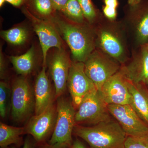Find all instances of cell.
<instances>
[{
	"label": "cell",
	"instance_id": "cell-1",
	"mask_svg": "<svg viewBox=\"0 0 148 148\" xmlns=\"http://www.w3.org/2000/svg\"><path fill=\"white\" fill-rule=\"evenodd\" d=\"M49 21L70 48L73 61L84 63L96 48L95 25L71 22L59 12Z\"/></svg>",
	"mask_w": 148,
	"mask_h": 148
},
{
	"label": "cell",
	"instance_id": "cell-2",
	"mask_svg": "<svg viewBox=\"0 0 148 148\" xmlns=\"http://www.w3.org/2000/svg\"><path fill=\"white\" fill-rule=\"evenodd\" d=\"M96 48L118 61L121 65L129 60L125 27L103 16L95 25Z\"/></svg>",
	"mask_w": 148,
	"mask_h": 148
},
{
	"label": "cell",
	"instance_id": "cell-3",
	"mask_svg": "<svg viewBox=\"0 0 148 148\" xmlns=\"http://www.w3.org/2000/svg\"><path fill=\"white\" fill-rule=\"evenodd\" d=\"M73 135L83 140L90 148H125L127 137L113 119L91 126L76 125Z\"/></svg>",
	"mask_w": 148,
	"mask_h": 148
},
{
	"label": "cell",
	"instance_id": "cell-4",
	"mask_svg": "<svg viewBox=\"0 0 148 148\" xmlns=\"http://www.w3.org/2000/svg\"><path fill=\"white\" fill-rule=\"evenodd\" d=\"M57 115L55 127L48 143L53 145L69 148L73 141L76 123V112L72 101L64 97L57 98Z\"/></svg>",
	"mask_w": 148,
	"mask_h": 148
},
{
	"label": "cell",
	"instance_id": "cell-5",
	"mask_svg": "<svg viewBox=\"0 0 148 148\" xmlns=\"http://www.w3.org/2000/svg\"><path fill=\"white\" fill-rule=\"evenodd\" d=\"M11 92L12 117L18 122L24 121L35 110L34 90L26 77L21 76L14 80Z\"/></svg>",
	"mask_w": 148,
	"mask_h": 148
},
{
	"label": "cell",
	"instance_id": "cell-6",
	"mask_svg": "<svg viewBox=\"0 0 148 148\" xmlns=\"http://www.w3.org/2000/svg\"><path fill=\"white\" fill-rule=\"evenodd\" d=\"M88 77L100 90L107 80L118 72L121 64L102 51L96 48L84 62Z\"/></svg>",
	"mask_w": 148,
	"mask_h": 148
},
{
	"label": "cell",
	"instance_id": "cell-7",
	"mask_svg": "<svg viewBox=\"0 0 148 148\" xmlns=\"http://www.w3.org/2000/svg\"><path fill=\"white\" fill-rule=\"evenodd\" d=\"M77 110L75 115L76 125H95L112 119L108 105L97 90L87 95Z\"/></svg>",
	"mask_w": 148,
	"mask_h": 148
},
{
	"label": "cell",
	"instance_id": "cell-8",
	"mask_svg": "<svg viewBox=\"0 0 148 148\" xmlns=\"http://www.w3.org/2000/svg\"><path fill=\"white\" fill-rule=\"evenodd\" d=\"M22 12L29 19L33 30L38 37L42 52L43 66H47L49 51L51 49L66 48L64 40L51 21L38 18L25 6L22 8Z\"/></svg>",
	"mask_w": 148,
	"mask_h": 148
},
{
	"label": "cell",
	"instance_id": "cell-9",
	"mask_svg": "<svg viewBox=\"0 0 148 148\" xmlns=\"http://www.w3.org/2000/svg\"><path fill=\"white\" fill-rule=\"evenodd\" d=\"M47 64L55 87L56 98L61 97L67 88V81L72 61L66 48H53L48 53Z\"/></svg>",
	"mask_w": 148,
	"mask_h": 148
},
{
	"label": "cell",
	"instance_id": "cell-10",
	"mask_svg": "<svg viewBox=\"0 0 148 148\" xmlns=\"http://www.w3.org/2000/svg\"><path fill=\"white\" fill-rule=\"evenodd\" d=\"M67 88L75 110L87 95L97 90L85 72L84 63L74 61L69 71Z\"/></svg>",
	"mask_w": 148,
	"mask_h": 148
},
{
	"label": "cell",
	"instance_id": "cell-11",
	"mask_svg": "<svg viewBox=\"0 0 148 148\" xmlns=\"http://www.w3.org/2000/svg\"><path fill=\"white\" fill-rule=\"evenodd\" d=\"M112 117L119 123L127 136L138 137L148 133V125L130 105H108Z\"/></svg>",
	"mask_w": 148,
	"mask_h": 148
},
{
	"label": "cell",
	"instance_id": "cell-12",
	"mask_svg": "<svg viewBox=\"0 0 148 148\" xmlns=\"http://www.w3.org/2000/svg\"><path fill=\"white\" fill-rule=\"evenodd\" d=\"M57 112L53 103L41 113L32 116L24 127L25 134L32 136L37 144L47 142L55 127Z\"/></svg>",
	"mask_w": 148,
	"mask_h": 148
},
{
	"label": "cell",
	"instance_id": "cell-13",
	"mask_svg": "<svg viewBox=\"0 0 148 148\" xmlns=\"http://www.w3.org/2000/svg\"><path fill=\"white\" fill-rule=\"evenodd\" d=\"M125 19L129 25L138 47L148 42V0L124 9Z\"/></svg>",
	"mask_w": 148,
	"mask_h": 148
},
{
	"label": "cell",
	"instance_id": "cell-14",
	"mask_svg": "<svg viewBox=\"0 0 148 148\" xmlns=\"http://www.w3.org/2000/svg\"><path fill=\"white\" fill-rule=\"evenodd\" d=\"M107 105H130V96L127 79L120 69L103 84L101 90Z\"/></svg>",
	"mask_w": 148,
	"mask_h": 148
},
{
	"label": "cell",
	"instance_id": "cell-15",
	"mask_svg": "<svg viewBox=\"0 0 148 148\" xmlns=\"http://www.w3.org/2000/svg\"><path fill=\"white\" fill-rule=\"evenodd\" d=\"M120 70L130 81L145 83L148 77V49L146 45L138 47L129 63L121 65Z\"/></svg>",
	"mask_w": 148,
	"mask_h": 148
},
{
	"label": "cell",
	"instance_id": "cell-16",
	"mask_svg": "<svg viewBox=\"0 0 148 148\" xmlns=\"http://www.w3.org/2000/svg\"><path fill=\"white\" fill-rule=\"evenodd\" d=\"M46 66H42L35 81L34 90L36 115L41 113L52 103V88L46 71Z\"/></svg>",
	"mask_w": 148,
	"mask_h": 148
},
{
	"label": "cell",
	"instance_id": "cell-17",
	"mask_svg": "<svg viewBox=\"0 0 148 148\" xmlns=\"http://www.w3.org/2000/svg\"><path fill=\"white\" fill-rule=\"evenodd\" d=\"M130 105L148 125V88L145 83H135L127 79Z\"/></svg>",
	"mask_w": 148,
	"mask_h": 148
},
{
	"label": "cell",
	"instance_id": "cell-18",
	"mask_svg": "<svg viewBox=\"0 0 148 148\" xmlns=\"http://www.w3.org/2000/svg\"><path fill=\"white\" fill-rule=\"evenodd\" d=\"M37 51L32 45L26 53L20 56H12L9 60L16 73L26 77L34 71L37 63Z\"/></svg>",
	"mask_w": 148,
	"mask_h": 148
},
{
	"label": "cell",
	"instance_id": "cell-19",
	"mask_svg": "<svg viewBox=\"0 0 148 148\" xmlns=\"http://www.w3.org/2000/svg\"><path fill=\"white\" fill-rule=\"evenodd\" d=\"M25 134L24 127L10 126L3 123H0V147L8 148L10 145L19 147L24 144L22 135Z\"/></svg>",
	"mask_w": 148,
	"mask_h": 148
},
{
	"label": "cell",
	"instance_id": "cell-20",
	"mask_svg": "<svg viewBox=\"0 0 148 148\" xmlns=\"http://www.w3.org/2000/svg\"><path fill=\"white\" fill-rule=\"evenodd\" d=\"M25 7L38 18L49 21L56 14L51 0H24Z\"/></svg>",
	"mask_w": 148,
	"mask_h": 148
},
{
	"label": "cell",
	"instance_id": "cell-21",
	"mask_svg": "<svg viewBox=\"0 0 148 148\" xmlns=\"http://www.w3.org/2000/svg\"><path fill=\"white\" fill-rule=\"evenodd\" d=\"M31 32L27 27L18 24L10 29L1 32V36L9 44L14 46L24 45L29 41Z\"/></svg>",
	"mask_w": 148,
	"mask_h": 148
},
{
	"label": "cell",
	"instance_id": "cell-22",
	"mask_svg": "<svg viewBox=\"0 0 148 148\" xmlns=\"http://www.w3.org/2000/svg\"><path fill=\"white\" fill-rule=\"evenodd\" d=\"M59 12L67 20L74 23L79 24L88 23L77 0H68L64 8Z\"/></svg>",
	"mask_w": 148,
	"mask_h": 148
},
{
	"label": "cell",
	"instance_id": "cell-23",
	"mask_svg": "<svg viewBox=\"0 0 148 148\" xmlns=\"http://www.w3.org/2000/svg\"><path fill=\"white\" fill-rule=\"evenodd\" d=\"M77 1L82 9L85 18L88 24L95 25L104 16L95 7L92 0Z\"/></svg>",
	"mask_w": 148,
	"mask_h": 148
},
{
	"label": "cell",
	"instance_id": "cell-24",
	"mask_svg": "<svg viewBox=\"0 0 148 148\" xmlns=\"http://www.w3.org/2000/svg\"><path fill=\"white\" fill-rule=\"evenodd\" d=\"M10 90L8 84L5 82L0 83V115L3 118L6 116L8 110L11 107L10 102Z\"/></svg>",
	"mask_w": 148,
	"mask_h": 148
},
{
	"label": "cell",
	"instance_id": "cell-25",
	"mask_svg": "<svg viewBox=\"0 0 148 148\" xmlns=\"http://www.w3.org/2000/svg\"><path fill=\"white\" fill-rule=\"evenodd\" d=\"M104 5L102 9L103 14L105 18L110 21L116 20L117 16L118 0H103Z\"/></svg>",
	"mask_w": 148,
	"mask_h": 148
},
{
	"label": "cell",
	"instance_id": "cell-26",
	"mask_svg": "<svg viewBox=\"0 0 148 148\" xmlns=\"http://www.w3.org/2000/svg\"><path fill=\"white\" fill-rule=\"evenodd\" d=\"M125 148H148V133L138 137L127 136Z\"/></svg>",
	"mask_w": 148,
	"mask_h": 148
},
{
	"label": "cell",
	"instance_id": "cell-27",
	"mask_svg": "<svg viewBox=\"0 0 148 148\" xmlns=\"http://www.w3.org/2000/svg\"><path fill=\"white\" fill-rule=\"evenodd\" d=\"M6 65L5 59L1 46V52H0V77L1 79H5L6 77Z\"/></svg>",
	"mask_w": 148,
	"mask_h": 148
},
{
	"label": "cell",
	"instance_id": "cell-28",
	"mask_svg": "<svg viewBox=\"0 0 148 148\" xmlns=\"http://www.w3.org/2000/svg\"><path fill=\"white\" fill-rule=\"evenodd\" d=\"M11 148H17L14 146H12ZM21 148H37V143L31 136H28L24 141L23 147Z\"/></svg>",
	"mask_w": 148,
	"mask_h": 148
},
{
	"label": "cell",
	"instance_id": "cell-29",
	"mask_svg": "<svg viewBox=\"0 0 148 148\" xmlns=\"http://www.w3.org/2000/svg\"><path fill=\"white\" fill-rule=\"evenodd\" d=\"M84 141L78 137H76L73 139L71 145L69 148H90L89 146H86Z\"/></svg>",
	"mask_w": 148,
	"mask_h": 148
},
{
	"label": "cell",
	"instance_id": "cell-30",
	"mask_svg": "<svg viewBox=\"0 0 148 148\" xmlns=\"http://www.w3.org/2000/svg\"><path fill=\"white\" fill-rule=\"evenodd\" d=\"M68 0H51L53 7L57 12H60L66 5Z\"/></svg>",
	"mask_w": 148,
	"mask_h": 148
},
{
	"label": "cell",
	"instance_id": "cell-31",
	"mask_svg": "<svg viewBox=\"0 0 148 148\" xmlns=\"http://www.w3.org/2000/svg\"><path fill=\"white\" fill-rule=\"evenodd\" d=\"M5 1L15 6H19L24 3V0H0V6H2Z\"/></svg>",
	"mask_w": 148,
	"mask_h": 148
},
{
	"label": "cell",
	"instance_id": "cell-32",
	"mask_svg": "<svg viewBox=\"0 0 148 148\" xmlns=\"http://www.w3.org/2000/svg\"><path fill=\"white\" fill-rule=\"evenodd\" d=\"M37 148H69L65 147H60L56 145H53L49 144L48 142L37 144Z\"/></svg>",
	"mask_w": 148,
	"mask_h": 148
},
{
	"label": "cell",
	"instance_id": "cell-33",
	"mask_svg": "<svg viewBox=\"0 0 148 148\" xmlns=\"http://www.w3.org/2000/svg\"><path fill=\"white\" fill-rule=\"evenodd\" d=\"M143 0H127V5L134 6L138 4Z\"/></svg>",
	"mask_w": 148,
	"mask_h": 148
},
{
	"label": "cell",
	"instance_id": "cell-34",
	"mask_svg": "<svg viewBox=\"0 0 148 148\" xmlns=\"http://www.w3.org/2000/svg\"><path fill=\"white\" fill-rule=\"evenodd\" d=\"M145 84L146 85H147V86H148V77L147 78V80H146Z\"/></svg>",
	"mask_w": 148,
	"mask_h": 148
},
{
	"label": "cell",
	"instance_id": "cell-35",
	"mask_svg": "<svg viewBox=\"0 0 148 148\" xmlns=\"http://www.w3.org/2000/svg\"><path fill=\"white\" fill-rule=\"evenodd\" d=\"M146 47H147V49H148V42H147V44L145 45Z\"/></svg>",
	"mask_w": 148,
	"mask_h": 148
}]
</instances>
